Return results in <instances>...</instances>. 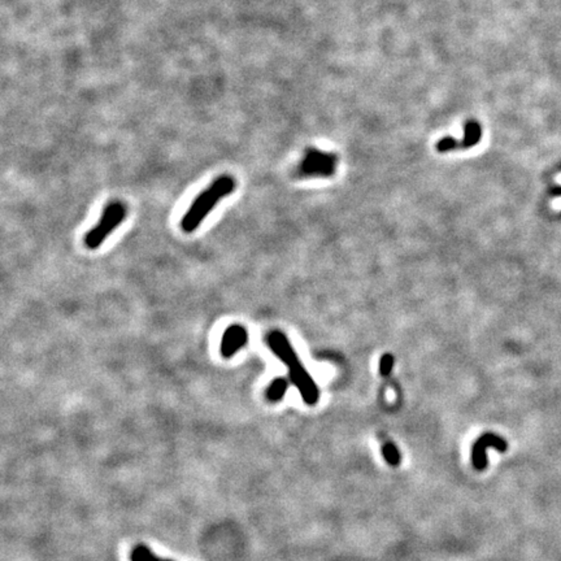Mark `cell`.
<instances>
[{"label": "cell", "mask_w": 561, "mask_h": 561, "mask_svg": "<svg viewBox=\"0 0 561 561\" xmlns=\"http://www.w3.org/2000/svg\"><path fill=\"white\" fill-rule=\"evenodd\" d=\"M248 341V333L243 326L231 325L227 327L221 341V354L224 357H231L245 347Z\"/></svg>", "instance_id": "cell-7"}, {"label": "cell", "mask_w": 561, "mask_h": 561, "mask_svg": "<svg viewBox=\"0 0 561 561\" xmlns=\"http://www.w3.org/2000/svg\"><path fill=\"white\" fill-rule=\"evenodd\" d=\"M266 343L269 348L275 352L279 360L285 363L288 369V375L291 382L294 384L299 393L302 395L303 400L309 405H314L318 400V389L316 386L312 377L305 371L304 366L300 363L290 341L287 339L282 332L275 330L269 333L266 338Z\"/></svg>", "instance_id": "cell-1"}, {"label": "cell", "mask_w": 561, "mask_h": 561, "mask_svg": "<svg viewBox=\"0 0 561 561\" xmlns=\"http://www.w3.org/2000/svg\"><path fill=\"white\" fill-rule=\"evenodd\" d=\"M482 137V129L477 121H468L464 128L463 140H456L451 137H446L441 139L437 143V149L439 152H448L453 149H460V148H471L475 146Z\"/></svg>", "instance_id": "cell-5"}, {"label": "cell", "mask_w": 561, "mask_h": 561, "mask_svg": "<svg viewBox=\"0 0 561 561\" xmlns=\"http://www.w3.org/2000/svg\"><path fill=\"white\" fill-rule=\"evenodd\" d=\"M287 387H288V384H287L286 380L277 378L272 384H269V387L266 390V399L269 402H273V403L282 400L284 396H285L286 391H287Z\"/></svg>", "instance_id": "cell-8"}, {"label": "cell", "mask_w": 561, "mask_h": 561, "mask_svg": "<svg viewBox=\"0 0 561 561\" xmlns=\"http://www.w3.org/2000/svg\"><path fill=\"white\" fill-rule=\"evenodd\" d=\"M382 455L384 460L390 465H398L400 463V453L393 444H384L382 446Z\"/></svg>", "instance_id": "cell-10"}, {"label": "cell", "mask_w": 561, "mask_h": 561, "mask_svg": "<svg viewBox=\"0 0 561 561\" xmlns=\"http://www.w3.org/2000/svg\"><path fill=\"white\" fill-rule=\"evenodd\" d=\"M394 363L395 359L393 355L384 354L381 357V361H380V373H381V375L386 377V375L391 373V371L394 368Z\"/></svg>", "instance_id": "cell-11"}, {"label": "cell", "mask_w": 561, "mask_h": 561, "mask_svg": "<svg viewBox=\"0 0 561 561\" xmlns=\"http://www.w3.org/2000/svg\"><path fill=\"white\" fill-rule=\"evenodd\" d=\"M336 156L320 149H308L299 164V174L304 177H330L336 168Z\"/></svg>", "instance_id": "cell-4"}, {"label": "cell", "mask_w": 561, "mask_h": 561, "mask_svg": "<svg viewBox=\"0 0 561 561\" xmlns=\"http://www.w3.org/2000/svg\"><path fill=\"white\" fill-rule=\"evenodd\" d=\"M125 216H127V208L122 203L113 202L108 204L104 209L98 225L92 227L85 236L86 246L89 247L90 250H95L100 245H103L107 236L124 221Z\"/></svg>", "instance_id": "cell-3"}, {"label": "cell", "mask_w": 561, "mask_h": 561, "mask_svg": "<svg viewBox=\"0 0 561 561\" xmlns=\"http://www.w3.org/2000/svg\"><path fill=\"white\" fill-rule=\"evenodd\" d=\"M131 561H172V560H167V559H161V558H158L156 556L155 553H152V551L146 547V546H143V544H139L137 546L133 552H131Z\"/></svg>", "instance_id": "cell-9"}, {"label": "cell", "mask_w": 561, "mask_h": 561, "mask_svg": "<svg viewBox=\"0 0 561 561\" xmlns=\"http://www.w3.org/2000/svg\"><path fill=\"white\" fill-rule=\"evenodd\" d=\"M236 190V179L231 176H220L213 184L204 190L188 208L186 215L181 221V227L186 233H193L200 227L203 220L212 212L217 203L230 195Z\"/></svg>", "instance_id": "cell-2"}, {"label": "cell", "mask_w": 561, "mask_h": 561, "mask_svg": "<svg viewBox=\"0 0 561 561\" xmlns=\"http://www.w3.org/2000/svg\"><path fill=\"white\" fill-rule=\"evenodd\" d=\"M494 447L495 450L504 453L507 451V444L501 437L495 434H483L480 439L473 446L472 460L473 465L475 469L483 471L487 466V457H486V450Z\"/></svg>", "instance_id": "cell-6"}]
</instances>
